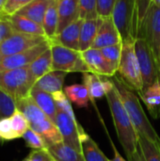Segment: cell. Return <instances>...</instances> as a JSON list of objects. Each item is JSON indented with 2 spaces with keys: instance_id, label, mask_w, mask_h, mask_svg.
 <instances>
[{
  "instance_id": "10",
  "label": "cell",
  "mask_w": 160,
  "mask_h": 161,
  "mask_svg": "<svg viewBox=\"0 0 160 161\" xmlns=\"http://www.w3.org/2000/svg\"><path fill=\"white\" fill-rule=\"evenodd\" d=\"M140 37H142L147 41L157 61L158 62L160 49V7L154 5L152 2L143 21Z\"/></svg>"
},
{
  "instance_id": "35",
  "label": "cell",
  "mask_w": 160,
  "mask_h": 161,
  "mask_svg": "<svg viewBox=\"0 0 160 161\" xmlns=\"http://www.w3.org/2000/svg\"><path fill=\"white\" fill-rule=\"evenodd\" d=\"M52 95H53V98H54V100L56 102V105H57L58 109L65 112L66 114H68L69 116H71L73 119L77 120L76 117H75V114L74 112V109H73L71 101L69 100V98L65 94L64 91L55 92Z\"/></svg>"
},
{
  "instance_id": "40",
  "label": "cell",
  "mask_w": 160,
  "mask_h": 161,
  "mask_svg": "<svg viewBox=\"0 0 160 161\" xmlns=\"http://www.w3.org/2000/svg\"><path fill=\"white\" fill-rule=\"evenodd\" d=\"M23 161H56L47 149L32 150Z\"/></svg>"
},
{
  "instance_id": "3",
  "label": "cell",
  "mask_w": 160,
  "mask_h": 161,
  "mask_svg": "<svg viewBox=\"0 0 160 161\" xmlns=\"http://www.w3.org/2000/svg\"><path fill=\"white\" fill-rule=\"evenodd\" d=\"M16 106L27 119L29 127L43 138L47 147L63 142L56 124L39 108L30 95L17 101Z\"/></svg>"
},
{
  "instance_id": "45",
  "label": "cell",
  "mask_w": 160,
  "mask_h": 161,
  "mask_svg": "<svg viewBox=\"0 0 160 161\" xmlns=\"http://www.w3.org/2000/svg\"><path fill=\"white\" fill-rule=\"evenodd\" d=\"M151 2H152L154 5H156V6H157V7H160V0H151Z\"/></svg>"
},
{
  "instance_id": "41",
  "label": "cell",
  "mask_w": 160,
  "mask_h": 161,
  "mask_svg": "<svg viewBox=\"0 0 160 161\" xmlns=\"http://www.w3.org/2000/svg\"><path fill=\"white\" fill-rule=\"evenodd\" d=\"M14 33L12 25L7 16H0V44Z\"/></svg>"
},
{
  "instance_id": "26",
  "label": "cell",
  "mask_w": 160,
  "mask_h": 161,
  "mask_svg": "<svg viewBox=\"0 0 160 161\" xmlns=\"http://www.w3.org/2000/svg\"><path fill=\"white\" fill-rule=\"evenodd\" d=\"M58 0H51L47 10L45 12L42 28L45 33V37L51 42L58 33Z\"/></svg>"
},
{
  "instance_id": "30",
  "label": "cell",
  "mask_w": 160,
  "mask_h": 161,
  "mask_svg": "<svg viewBox=\"0 0 160 161\" xmlns=\"http://www.w3.org/2000/svg\"><path fill=\"white\" fill-rule=\"evenodd\" d=\"M11 121V125L13 127V130L15 134L17 135L18 139L23 138L25 133L28 130L29 128V124L25 116L24 115L23 112H21L18 108L14 111V113L9 117Z\"/></svg>"
},
{
  "instance_id": "6",
  "label": "cell",
  "mask_w": 160,
  "mask_h": 161,
  "mask_svg": "<svg viewBox=\"0 0 160 161\" xmlns=\"http://www.w3.org/2000/svg\"><path fill=\"white\" fill-rule=\"evenodd\" d=\"M116 75L134 92H140L143 90L140 64L135 51V42H123L122 56Z\"/></svg>"
},
{
  "instance_id": "1",
  "label": "cell",
  "mask_w": 160,
  "mask_h": 161,
  "mask_svg": "<svg viewBox=\"0 0 160 161\" xmlns=\"http://www.w3.org/2000/svg\"><path fill=\"white\" fill-rule=\"evenodd\" d=\"M110 79L115 89L117 90L118 94L124 106V108L138 134L147 138L160 148L159 136L153 127L149 119L147 118L141 107V104L138 96L135 94L134 91L128 88L117 75L110 77Z\"/></svg>"
},
{
  "instance_id": "16",
  "label": "cell",
  "mask_w": 160,
  "mask_h": 161,
  "mask_svg": "<svg viewBox=\"0 0 160 161\" xmlns=\"http://www.w3.org/2000/svg\"><path fill=\"white\" fill-rule=\"evenodd\" d=\"M83 21V19L79 18L78 20L67 25L62 31L56 35L50 43H57L73 50L80 51V30Z\"/></svg>"
},
{
  "instance_id": "12",
  "label": "cell",
  "mask_w": 160,
  "mask_h": 161,
  "mask_svg": "<svg viewBox=\"0 0 160 161\" xmlns=\"http://www.w3.org/2000/svg\"><path fill=\"white\" fill-rule=\"evenodd\" d=\"M50 46H51V43L49 41H47L26 51L5 58L4 59L0 61V73L5 72V71L19 69V68H23V67L30 65L40 55H41L43 52L49 49Z\"/></svg>"
},
{
  "instance_id": "38",
  "label": "cell",
  "mask_w": 160,
  "mask_h": 161,
  "mask_svg": "<svg viewBox=\"0 0 160 161\" xmlns=\"http://www.w3.org/2000/svg\"><path fill=\"white\" fill-rule=\"evenodd\" d=\"M116 0H97L98 15L102 18H108L112 15Z\"/></svg>"
},
{
  "instance_id": "7",
  "label": "cell",
  "mask_w": 160,
  "mask_h": 161,
  "mask_svg": "<svg viewBox=\"0 0 160 161\" xmlns=\"http://www.w3.org/2000/svg\"><path fill=\"white\" fill-rule=\"evenodd\" d=\"M53 60V71L65 73H90L80 51L73 50L57 43L50 46Z\"/></svg>"
},
{
  "instance_id": "11",
  "label": "cell",
  "mask_w": 160,
  "mask_h": 161,
  "mask_svg": "<svg viewBox=\"0 0 160 161\" xmlns=\"http://www.w3.org/2000/svg\"><path fill=\"white\" fill-rule=\"evenodd\" d=\"M55 124L58 128L63 142L81 153L79 138L83 127L78 123V121L73 119L65 112L58 109Z\"/></svg>"
},
{
  "instance_id": "34",
  "label": "cell",
  "mask_w": 160,
  "mask_h": 161,
  "mask_svg": "<svg viewBox=\"0 0 160 161\" xmlns=\"http://www.w3.org/2000/svg\"><path fill=\"white\" fill-rule=\"evenodd\" d=\"M79 17L83 20L99 17L97 0H79Z\"/></svg>"
},
{
  "instance_id": "5",
  "label": "cell",
  "mask_w": 160,
  "mask_h": 161,
  "mask_svg": "<svg viewBox=\"0 0 160 161\" xmlns=\"http://www.w3.org/2000/svg\"><path fill=\"white\" fill-rule=\"evenodd\" d=\"M35 83L29 65L0 73V91L8 94L15 102L28 96Z\"/></svg>"
},
{
  "instance_id": "33",
  "label": "cell",
  "mask_w": 160,
  "mask_h": 161,
  "mask_svg": "<svg viewBox=\"0 0 160 161\" xmlns=\"http://www.w3.org/2000/svg\"><path fill=\"white\" fill-rule=\"evenodd\" d=\"M16 109L15 100L6 92L0 91V119L9 118Z\"/></svg>"
},
{
  "instance_id": "43",
  "label": "cell",
  "mask_w": 160,
  "mask_h": 161,
  "mask_svg": "<svg viewBox=\"0 0 160 161\" xmlns=\"http://www.w3.org/2000/svg\"><path fill=\"white\" fill-rule=\"evenodd\" d=\"M128 161H145L140 146L138 147V150L132 155V157L130 158H128Z\"/></svg>"
},
{
  "instance_id": "14",
  "label": "cell",
  "mask_w": 160,
  "mask_h": 161,
  "mask_svg": "<svg viewBox=\"0 0 160 161\" xmlns=\"http://www.w3.org/2000/svg\"><path fill=\"white\" fill-rule=\"evenodd\" d=\"M121 42H123L122 37L112 17L104 18L91 48L102 49Z\"/></svg>"
},
{
  "instance_id": "8",
  "label": "cell",
  "mask_w": 160,
  "mask_h": 161,
  "mask_svg": "<svg viewBox=\"0 0 160 161\" xmlns=\"http://www.w3.org/2000/svg\"><path fill=\"white\" fill-rule=\"evenodd\" d=\"M135 51L140 64L143 90H145L160 78L157 61L147 41L142 37L136 40Z\"/></svg>"
},
{
  "instance_id": "23",
  "label": "cell",
  "mask_w": 160,
  "mask_h": 161,
  "mask_svg": "<svg viewBox=\"0 0 160 161\" xmlns=\"http://www.w3.org/2000/svg\"><path fill=\"white\" fill-rule=\"evenodd\" d=\"M81 154L85 161H110L101 151L97 143L83 129L80 132Z\"/></svg>"
},
{
  "instance_id": "13",
  "label": "cell",
  "mask_w": 160,
  "mask_h": 161,
  "mask_svg": "<svg viewBox=\"0 0 160 161\" xmlns=\"http://www.w3.org/2000/svg\"><path fill=\"white\" fill-rule=\"evenodd\" d=\"M90 73H93L106 77H112L117 74V70L104 58L100 49L90 48L81 52Z\"/></svg>"
},
{
  "instance_id": "21",
  "label": "cell",
  "mask_w": 160,
  "mask_h": 161,
  "mask_svg": "<svg viewBox=\"0 0 160 161\" xmlns=\"http://www.w3.org/2000/svg\"><path fill=\"white\" fill-rule=\"evenodd\" d=\"M29 95L33 98L35 103L39 106V108L55 123L58 108L53 98V95L39 89L36 86H34L31 89Z\"/></svg>"
},
{
  "instance_id": "28",
  "label": "cell",
  "mask_w": 160,
  "mask_h": 161,
  "mask_svg": "<svg viewBox=\"0 0 160 161\" xmlns=\"http://www.w3.org/2000/svg\"><path fill=\"white\" fill-rule=\"evenodd\" d=\"M64 92L71 103L74 104L76 107L80 108H88L91 98L88 89L84 84H73L67 86L64 89Z\"/></svg>"
},
{
  "instance_id": "32",
  "label": "cell",
  "mask_w": 160,
  "mask_h": 161,
  "mask_svg": "<svg viewBox=\"0 0 160 161\" xmlns=\"http://www.w3.org/2000/svg\"><path fill=\"white\" fill-rule=\"evenodd\" d=\"M23 139H24L26 146L33 150L47 149V144H46L45 141L43 140V138L39 133H37L36 131L31 129L30 127L25 133V135L23 136Z\"/></svg>"
},
{
  "instance_id": "47",
  "label": "cell",
  "mask_w": 160,
  "mask_h": 161,
  "mask_svg": "<svg viewBox=\"0 0 160 161\" xmlns=\"http://www.w3.org/2000/svg\"><path fill=\"white\" fill-rule=\"evenodd\" d=\"M0 142H2V140H1V138H0Z\"/></svg>"
},
{
  "instance_id": "20",
  "label": "cell",
  "mask_w": 160,
  "mask_h": 161,
  "mask_svg": "<svg viewBox=\"0 0 160 161\" xmlns=\"http://www.w3.org/2000/svg\"><path fill=\"white\" fill-rule=\"evenodd\" d=\"M7 18L10 22L14 32L45 37V33L42 28V25L37 24L36 22L28 19L25 16L16 13L10 16H7Z\"/></svg>"
},
{
  "instance_id": "22",
  "label": "cell",
  "mask_w": 160,
  "mask_h": 161,
  "mask_svg": "<svg viewBox=\"0 0 160 161\" xmlns=\"http://www.w3.org/2000/svg\"><path fill=\"white\" fill-rule=\"evenodd\" d=\"M67 75V73L61 71H51L42 77H41L34 86L39 89L53 94L58 92L63 91L64 80Z\"/></svg>"
},
{
  "instance_id": "46",
  "label": "cell",
  "mask_w": 160,
  "mask_h": 161,
  "mask_svg": "<svg viewBox=\"0 0 160 161\" xmlns=\"http://www.w3.org/2000/svg\"><path fill=\"white\" fill-rule=\"evenodd\" d=\"M157 64H158V69H159V73H160V49H159V57H158V62H157Z\"/></svg>"
},
{
  "instance_id": "17",
  "label": "cell",
  "mask_w": 160,
  "mask_h": 161,
  "mask_svg": "<svg viewBox=\"0 0 160 161\" xmlns=\"http://www.w3.org/2000/svg\"><path fill=\"white\" fill-rule=\"evenodd\" d=\"M58 33L62 31L67 25L78 20L79 0H58Z\"/></svg>"
},
{
  "instance_id": "2",
  "label": "cell",
  "mask_w": 160,
  "mask_h": 161,
  "mask_svg": "<svg viewBox=\"0 0 160 161\" xmlns=\"http://www.w3.org/2000/svg\"><path fill=\"white\" fill-rule=\"evenodd\" d=\"M106 97L116 129L118 140L123 146L127 158H130L139 147L138 132L132 125V122L115 87H113V89L107 93Z\"/></svg>"
},
{
  "instance_id": "25",
  "label": "cell",
  "mask_w": 160,
  "mask_h": 161,
  "mask_svg": "<svg viewBox=\"0 0 160 161\" xmlns=\"http://www.w3.org/2000/svg\"><path fill=\"white\" fill-rule=\"evenodd\" d=\"M51 0H33L17 13L42 25L43 18Z\"/></svg>"
},
{
  "instance_id": "29",
  "label": "cell",
  "mask_w": 160,
  "mask_h": 161,
  "mask_svg": "<svg viewBox=\"0 0 160 161\" xmlns=\"http://www.w3.org/2000/svg\"><path fill=\"white\" fill-rule=\"evenodd\" d=\"M139 146L145 161H160V148L147 138L139 135Z\"/></svg>"
},
{
  "instance_id": "44",
  "label": "cell",
  "mask_w": 160,
  "mask_h": 161,
  "mask_svg": "<svg viewBox=\"0 0 160 161\" xmlns=\"http://www.w3.org/2000/svg\"><path fill=\"white\" fill-rule=\"evenodd\" d=\"M7 0H0V16H3V8Z\"/></svg>"
},
{
  "instance_id": "15",
  "label": "cell",
  "mask_w": 160,
  "mask_h": 161,
  "mask_svg": "<svg viewBox=\"0 0 160 161\" xmlns=\"http://www.w3.org/2000/svg\"><path fill=\"white\" fill-rule=\"evenodd\" d=\"M83 84L88 89L91 101L93 103L96 99L106 96L114 87L110 77L102 76L93 73L83 74Z\"/></svg>"
},
{
  "instance_id": "24",
  "label": "cell",
  "mask_w": 160,
  "mask_h": 161,
  "mask_svg": "<svg viewBox=\"0 0 160 161\" xmlns=\"http://www.w3.org/2000/svg\"><path fill=\"white\" fill-rule=\"evenodd\" d=\"M47 150L56 161H85L80 152L63 142L48 146Z\"/></svg>"
},
{
  "instance_id": "31",
  "label": "cell",
  "mask_w": 160,
  "mask_h": 161,
  "mask_svg": "<svg viewBox=\"0 0 160 161\" xmlns=\"http://www.w3.org/2000/svg\"><path fill=\"white\" fill-rule=\"evenodd\" d=\"M122 49H123V42L114 44L111 46H108L105 48L100 49L104 58L118 71L121 56H122Z\"/></svg>"
},
{
  "instance_id": "37",
  "label": "cell",
  "mask_w": 160,
  "mask_h": 161,
  "mask_svg": "<svg viewBox=\"0 0 160 161\" xmlns=\"http://www.w3.org/2000/svg\"><path fill=\"white\" fill-rule=\"evenodd\" d=\"M31 1L33 0H7L3 8V15L10 16L16 14L19 10H21Z\"/></svg>"
},
{
  "instance_id": "39",
  "label": "cell",
  "mask_w": 160,
  "mask_h": 161,
  "mask_svg": "<svg viewBox=\"0 0 160 161\" xmlns=\"http://www.w3.org/2000/svg\"><path fill=\"white\" fill-rule=\"evenodd\" d=\"M135 3H136V8H137V13H138V19H139V26H140L139 37H140L143 21L147 14L148 8L151 5V0H135Z\"/></svg>"
},
{
  "instance_id": "9",
  "label": "cell",
  "mask_w": 160,
  "mask_h": 161,
  "mask_svg": "<svg viewBox=\"0 0 160 161\" xmlns=\"http://www.w3.org/2000/svg\"><path fill=\"white\" fill-rule=\"evenodd\" d=\"M47 41L49 40L44 36L14 32L0 44V61L5 58L26 51Z\"/></svg>"
},
{
  "instance_id": "27",
  "label": "cell",
  "mask_w": 160,
  "mask_h": 161,
  "mask_svg": "<svg viewBox=\"0 0 160 161\" xmlns=\"http://www.w3.org/2000/svg\"><path fill=\"white\" fill-rule=\"evenodd\" d=\"M30 73L37 82L41 77L53 71V60H52V53L51 49H47L41 55H40L30 65H29Z\"/></svg>"
},
{
  "instance_id": "19",
  "label": "cell",
  "mask_w": 160,
  "mask_h": 161,
  "mask_svg": "<svg viewBox=\"0 0 160 161\" xmlns=\"http://www.w3.org/2000/svg\"><path fill=\"white\" fill-rule=\"evenodd\" d=\"M103 19L104 18L99 16L94 19H88L83 21L80 30V52L91 48L98 30L103 23Z\"/></svg>"
},
{
  "instance_id": "4",
  "label": "cell",
  "mask_w": 160,
  "mask_h": 161,
  "mask_svg": "<svg viewBox=\"0 0 160 161\" xmlns=\"http://www.w3.org/2000/svg\"><path fill=\"white\" fill-rule=\"evenodd\" d=\"M123 42H136L140 26L135 0H116L111 15Z\"/></svg>"
},
{
  "instance_id": "18",
  "label": "cell",
  "mask_w": 160,
  "mask_h": 161,
  "mask_svg": "<svg viewBox=\"0 0 160 161\" xmlns=\"http://www.w3.org/2000/svg\"><path fill=\"white\" fill-rule=\"evenodd\" d=\"M138 93L152 117L154 119L160 118V78Z\"/></svg>"
},
{
  "instance_id": "42",
  "label": "cell",
  "mask_w": 160,
  "mask_h": 161,
  "mask_svg": "<svg viewBox=\"0 0 160 161\" xmlns=\"http://www.w3.org/2000/svg\"><path fill=\"white\" fill-rule=\"evenodd\" d=\"M108 139H109V142H110V143H111L112 150H113V153H114V157H113L112 159H110V161H126L122 156H121V154L119 153V151H118L117 148L115 147V145H114V143H113V142L111 141V138H110L109 136H108Z\"/></svg>"
},
{
  "instance_id": "36",
  "label": "cell",
  "mask_w": 160,
  "mask_h": 161,
  "mask_svg": "<svg viewBox=\"0 0 160 161\" xmlns=\"http://www.w3.org/2000/svg\"><path fill=\"white\" fill-rule=\"evenodd\" d=\"M0 138L2 142H9L18 139L9 118L0 119Z\"/></svg>"
}]
</instances>
